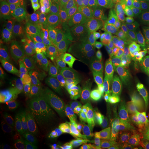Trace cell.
I'll return each mask as SVG.
<instances>
[{
	"mask_svg": "<svg viewBox=\"0 0 149 149\" xmlns=\"http://www.w3.org/2000/svg\"><path fill=\"white\" fill-rule=\"evenodd\" d=\"M93 117L101 126L128 127L127 114L122 102H109L89 109Z\"/></svg>",
	"mask_w": 149,
	"mask_h": 149,
	"instance_id": "obj_12",
	"label": "cell"
},
{
	"mask_svg": "<svg viewBox=\"0 0 149 149\" xmlns=\"http://www.w3.org/2000/svg\"><path fill=\"white\" fill-rule=\"evenodd\" d=\"M102 128L106 133L108 143L117 144L124 149H139L141 139L128 127L102 126Z\"/></svg>",
	"mask_w": 149,
	"mask_h": 149,
	"instance_id": "obj_14",
	"label": "cell"
},
{
	"mask_svg": "<svg viewBox=\"0 0 149 149\" xmlns=\"http://www.w3.org/2000/svg\"><path fill=\"white\" fill-rule=\"evenodd\" d=\"M27 11L28 13V21H29L31 36L33 43L37 48V46L40 42L44 32L47 29V27L56 18L61 16H56L45 12Z\"/></svg>",
	"mask_w": 149,
	"mask_h": 149,
	"instance_id": "obj_15",
	"label": "cell"
},
{
	"mask_svg": "<svg viewBox=\"0 0 149 149\" xmlns=\"http://www.w3.org/2000/svg\"><path fill=\"white\" fill-rule=\"evenodd\" d=\"M70 138L73 149H101L77 127L74 128Z\"/></svg>",
	"mask_w": 149,
	"mask_h": 149,
	"instance_id": "obj_20",
	"label": "cell"
},
{
	"mask_svg": "<svg viewBox=\"0 0 149 149\" xmlns=\"http://www.w3.org/2000/svg\"><path fill=\"white\" fill-rule=\"evenodd\" d=\"M122 17L132 18L139 30L138 40L149 37V0H119Z\"/></svg>",
	"mask_w": 149,
	"mask_h": 149,
	"instance_id": "obj_10",
	"label": "cell"
},
{
	"mask_svg": "<svg viewBox=\"0 0 149 149\" xmlns=\"http://www.w3.org/2000/svg\"><path fill=\"white\" fill-rule=\"evenodd\" d=\"M46 59L43 53L38 55L37 52L23 57L15 74L17 84L36 96L39 84L47 69Z\"/></svg>",
	"mask_w": 149,
	"mask_h": 149,
	"instance_id": "obj_7",
	"label": "cell"
},
{
	"mask_svg": "<svg viewBox=\"0 0 149 149\" xmlns=\"http://www.w3.org/2000/svg\"><path fill=\"white\" fill-rule=\"evenodd\" d=\"M141 85H149V40L140 48V57L133 77L129 79Z\"/></svg>",
	"mask_w": 149,
	"mask_h": 149,
	"instance_id": "obj_17",
	"label": "cell"
},
{
	"mask_svg": "<svg viewBox=\"0 0 149 149\" xmlns=\"http://www.w3.org/2000/svg\"><path fill=\"white\" fill-rule=\"evenodd\" d=\"M77 25L73 18L59 17L44 32L37 50L54 65H63L73 59L80 61L81 48Z\"/></svg>",
	"mask_w": 149,
	"mask_h": 149,
	"instance_id": "obj_2",
	"label": "cell"
},
{
	"mask_svg": "<svg viewBox=\"0 0 149 149\" xmlns=\"http://www.w3.org/2000/svg\"><path fill=\"white\" fill-rule=\"evenodd\" d=\"M91 1H92V0H91Z\"/></svg>",
	"mask_w": 149,
	"mask_h": 149,
	"instance_id": "obj_28",
	"label": "cell"
},
{
	"mask_svg": "<svg viewBox=\"0 0 149 149\" xmlns=\"http://www.w3.org/2000/svg\"><path fill=\"white\" fill-rule=\"evenodd\" d=\"M81 109L74 116V123L85 135L94 141L101 149H106L108 139L102 126L97 122L88 109L80 106Z\"/></svg>",
	"mask_w": 149,
	"mask_h": 149,
	"instance_id": "obj_13",
	"label": "cell"
},
{
	"mask_svg": "<svg viewBox=\"0 0 149 149\" xmlns=\"http://www.w3.org/2000/svg\"><path fill=\"white\" fill-rule=\"evenodd\" d=\"M37 98L18 84H11L5 92L6 117L14 126L32 121L37 110Z\"/></svg>",
	"mask_w": 149,
	"mask_h": 149,
	"instance_id": "obj_6",
	"label": "cell"
},
{
	"mask_svg": "<svg viewBox=\"0 0 149 149\" xmlns=\"http://www.w3.org/2000/svg\"><path fill=\"white\" fill-rule=\"evenodd\" d=\"M4 1V3H15V2H17V1H23V0H3Z\"/></svg>",
	"mask_w": 149,
	"mask_h": 149,
	"instance_id": "obj_27",
	"label": "cell"
},
{
	"mask_svg": "<svg viewBox=\"0 0 149 149\" xmlns=\"http://www.w3.org/2000/svg\"><path fill=\"white\" fill-rule=\"evenodd\" d=\"M37 98L45 108L68 109L72 106V94L69 81L64 73L55 66L46 69L39 87Z\"/></svg>",
	"mask_w": 149,
	"mask_h": 149,
	"instance_id": "obj_5",
	"label": "cell"
},
{
	"mask_svg": "<svg viewBox=\"0 0 149 149\" xmlns=\"http://www.w3.org/2000/svg\"><path fill=\"white\" fill-rule=\"evenodd\" d=\"M30 149H73L71 138L47 122L38 123L32 131Z\"/></svg>",
	"mask_w": 149,
	"mask_h": 149,
	"instance_id": "obj_8",
	"label": "cell"
},
{
	"mask_svg": "<svg viewBox=\"0 0 149 149\" xmlns=\"http://www.w3.org/2000/svg\"><path fill=\"white\" fill-rule=\"evenodd\" d=\"M95 17L97 22L104 34L113 29L120 22V16L115 8L95 12Z\"/></svg>",
	"mask_w": 149,
	"mask_h": 149,
	"instance_id": "obj_18",
	"label": "cell"
},
{
	"mask_svg": "<svg viewBox=\"0 0 149 149\" xmlns=\"http://www.w3.org/2000/svg\"><path fill=\"white\" fill-rule=\"evenodd\" d=\"M139 149H149V136L141 139Z\"/></svg>",
	"mask_w": 149,
	"mask_h": 149,
	"instance_id": "obj_24",
	"label": "cell"
},
{
	"mask_svg": "<svg viewBox=\"0 0 149 149\" xmlns=\"http://www.w3.org/2000/svg\"><path fill=\"white\" fill-rule=\"evenodd\" d=\"M0 149H22V145L17 136L7 133L2 128Z\"/></svg>",
	"mask_w": 149,
	"mask_h": 149,
	"instance_id": "obj_21",
	"label": "cell"
},
{
	"mask_svg": "<svg viewBox=\"0 0 149 149\" xmlns=\"http://www.w3.org/2000/svg\"><path fill=\"white\" fill-rule=\"evenodd\" d=\"M73 92L80 106L88 109L109 102H122L120 86L116 80L84 65L77 70Z\"/></svg>",
	"mask_w": 149,
	"mask_h": 149,
	"instance_id": "obj_3",
	"label": "cell"
},
{
	"mask_svg": "<svg viewBox=\"0 0 149 149\" xmlns=\"http://www.w3.org/2000/svg\"><path fill=\"white\" fill-rule=\"evenodd\" d=\"M140 44L138 40L121 37L116 60V80L119 83L133 77L140 57Z\"/></svg>",
	"mask_w": 149,
	"mask_h": 149,
	"instance_id": "obj_9",
	"label": "cell"
},
{
	"mask_svg": "<svg viewBox=\"0 0 149 149\" xmlns=\"http://www.w3.org/2000/svg\"><path fill=\"white\" fill-rule=\"evenodd\" d=\"M146 90V110H147V116L149 118V85H145Z\"/></svg>",
	"mask_w": 149,
	"mask_h": 149,
	"instance_id": "obj_25",
	"label": "cell"
},
{
	"mask_svg": "<svg viewBox=\"0 0 149 149\" xmlns=\"http://www.w3.org/2000/svg\"><path fill=\"white\" fill-rule=\"evenodd\" d=\"M106 149H124V148H123V147H121V146H118V145H117V144L108 143Z\"/></svg>",
	"mask_w": 149,
	"mask_h": 149,
	"instance_id": "obj_26",
	"label": "cell"
},
{
	"mask_svg": "<svg viewBox=\"0 0 149 149\" xmlns=\"http://www.w3.org/2000/svg\"><path fill=\"white\" fill-rule=\"evenodd\" d=\"M128 118V128L136 136L142 139L149 136V118L148 116H138L130 111H125Z\"/></svg>",
	"mask_w": 149,
	"mask_h": 149,
	"instance_id": "obj_19",
	"label": "cell"
},
{
	"mask_svg": "<svg viewBox=\"0 0 149 149\" xmlns=\"http://www.w3.org/2000/svg\"><path fill=\"white\" fill-rule=\"evenodd\" d=\"M1 51L11 58H23L35 53L28 13L16 3H6L1 11Z\"/></svg>",
	"mask_w": 149,
	"mask_h": 149,
	"instance_id": "obj_1",
	"label": "cell"
},
{
	"mask_svg": "<svg viewBox=\"0 0 149 149\" xmlns=\"http://www.w3.org/2000/svg\"><path fill=\"white\" fill-rule=\"evenodd\" d=\"M120 39L118 32H112L95 42L85 45L81 50L80 65L116 80V60Z\"/></svg>",
	"mask_w": 149,
	"mask_h": 149,
	"instance_id": "obj_4",
	"label": "cell"
},
{
	"mask_svg": "<svg viewBox=\"0 0 149 149\" xmlns=\"http://www.w3.org/2000/svg\"><path fill=\"white\" fill-rule=\"evenodd\" d=\"M122 34L123 38L129 40H138L139 37V30L136 23L132 18L129 17H123Z\"/></svg>",
	"mask_w": 149,
	"mask_h": 149,
	"instance_id": "obj_22",
	"label": "cell"
},
{
	"mask_svg": "<svg viewBox=\"0 0 149 149\" xmlns=\"http://www.w3.org/2000/svg\"><path fill=\"white\" fill-rule=\"evenodd\" d=\"M119 86L124 110L138 116H147L145 86L130 80H122Z\"/></svg>",
	"mask_w": 149,
	"mask_h": 149,
	"instance_id": "obj_11",
	"label": "cell"
},
{
	"mask_svg": "<svg viewBox=\"0 0 149 149\" xmlns=\"http://www.w3.org/2000/svg\"><path fill=\"white\" fill-rule=\"evenodd\" d=\"M95 12L109 8H115L114 0H92L91 1Z\"/></svg>",
	"mask_w": 149,
	"mask_h": 149,
	"instance_id": "obj_23",
	"label": "cell"
},
{
	"mask_svg": "<svg viewBox=\"0 0 149 149\" xmlns=\"http://www.w3.org/2000/svg\"><path fill=\"white\" fill-rule=\"evenodd\" d=\"M22 3L27 10L45 12L63 17L62 0H23Z\"/></svg>",
	"mask_w": 149,
	"mask_h": 149,
	"instance_id": "obj_16",
	"label": "cell"
}]
</instances>
